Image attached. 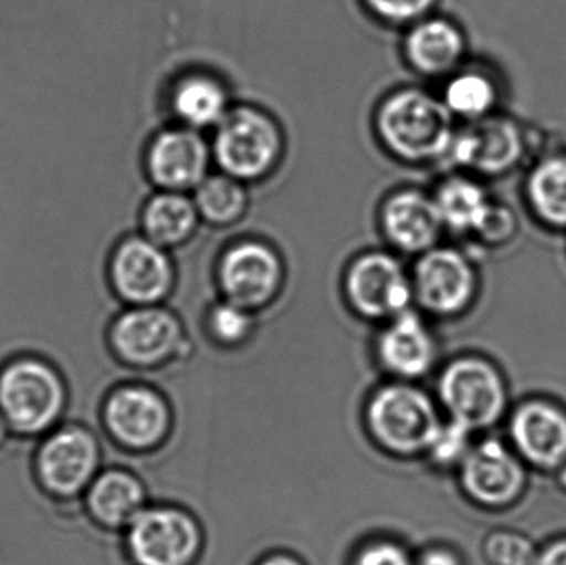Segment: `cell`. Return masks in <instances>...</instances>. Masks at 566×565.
Wrapping results in <instances>:
<instances>
[{"mask_svg":"<svg viewBox=\"0 0 566 565\" xmlns=\"http://www.w3.org/2000/svg\"><path fill=\"white\" fill-rule=\"evenodd\" d=\"M375 129L382 148L406 165H429L448 156L454 116L441 98L408 86L379 102Z\"/></svg>","mask_w":566,"mask_h":565,"instance_id":"obj_1","label":"cell"},{"mask_svg":"<svg viewBox=\"0 0 566 565\" xmlns=\"http://www.w3.org/2000/svg\"><path fill=\"white\" fill-rule=\"evenodd\" d=\"M65 408V380L55 365L20 355L0 368V414L12 433L29 438L50 433Z\"/></svg>","mask_w":566,"mask_h":565,"instance_id":"obj_2","label":"cell"},{"mask_svg":"<svg viewBox=\"0 0 566 565\" xmlns=\"http://www.w3.org/2000/svg\"><path fill=\"white\" fill-rule=\"evenodd\" d=\"M212 156L222 172L251 185L275 171L285 153L281 123L254 105H235L216 126Z\"/></svg>","mask_w":566,"mask_h":565,"instance_id":"obj_3","label":"cell"},{"mask_svg":"<svg viewBox=\"0 0 566 565\" xmlns=\"http://www.w3.org/2000/svg\"><path fill=\"white\" fill-rule=\"evenodd\" d=\"M366 421L379 447L401 457L428 451L442 425L431 398L405 384L376 391Z\"/></svg>","mask_w":566,"mask_h":565,"instance_id":"obj_4","label":"cell"},{"mask_svg":"<svg viewBox=\"0 0 566 565\" xmlns=\"http://www.w3.org/2000/svg\"><path fill=\"white\" fill-rule=\"evenodd\" d=\"M106 279L126 307L163 305L176 287L171 254L142 232L123 236L109 252Z\"/></svg>","mask_w":566,"mask_h":565,"instance_id":"obj_5","label":"cell"},{"mask_svg":"<svg viewBox=\"0 0 566 565\" xmlns=\"http://www.w3.org/2000/svg\"><path fill=\"white\" fill-rule=\"evenodd\" d=\"M343 291L352 311L366 321H391L415 304L411 274L388 251L356 255L346 269Z\"/></svg>","mask_w":566,"mask_h":565,"instance_id":"obj_6","label":"cell"},{"mask_svg":"<svg viewBox=\"0 0 566 565\" xmlns=\"http://www.w3.org/2000/svg\"><path fill=\"white\" fill-rule=\"evenodd\" d=\"M98 438L83 425H62L43 437L35 453V477L55 500L82 496L99 474Z\"/></svg>","mask_w":566,"mask_h":565,"instance_id":"obj_7","label":"cell"},{"mask_svg":"<svg viewBox=\"0 0 566 565\" xmlns=\"http://www.w3.org/2000/svg\"><path fill=\"white\" fill-rule=\"evenodd\" d=\"M216 281L222 299L255 314L282 294L285 262L269 242L242 239L222 252Z\"/></svg>","mask_w":566,"mask_h":565,"instance_id":"obj_8","label":"cell"},{"mask_svg":"<svg viewBox=\"0 0 566 565\" xmlns=\"http://www.w3.org/2000/svg\"><path fill=\"white\" fill-rule=\"evenodd\" d=\"M185 344L182 322L163 305L126 307L108 327L109 350L128 367H161L178 357Z\"/></svg>","mask_w":566,"mask_h":565,"instance_id":"obj_9","label":"cell"},{"mask_svg":"<svg viewBox=\"0 0 566 565\" xmlns=\"http://www.w3.org/2000/svg\"><path fill=\"white\" fill-rule=\"evenodd\" d=\"M439 397L451 420L472 431L497 423L507 401L497 368L475 357L459 358L446 367L439 380Z\"/></svg>","mask_w":566,"mask_h":565,"instance_id":"obj_10","label":"cell"},{"mask_svg":"<svg viewBox=\"0 0 566 565\" xmlns=\"http://www.w3.org/2000/svg\"><path fill=\"white\" fill-rule=\"evenodd\" d=\"M411 272L415 302L436 317H454L471 307L478 274L464 252L436 245L419 255Z\"/></svg>","mask_w":566,"mask_h":565,"instance_id":"obj_11","label":"cell"},{"mask_svg":"<svg viewBox=\"0 0 566 565\" xmlns=\"http://www.w3.org/2000/svg\"><path fill=\"white\" fill-rule=\"evenodd\" d=\"M212 145L198 129L175 125L156 133L145 149L146 178L156 191L195 192L211 172Z\"/></svg>","mask_w":566,"mask_h":565,"instance_id":"obj_12","label":"cell"},{"mask_svg":"<svg viewBox=\"0 0 566 565\" xmlns=\"http://www.w3.org/2000/svg\"><path fill=\"white\" fill-rule=\"evenodd\" d=\"M125 531L136 565H189L201 550L198 524L175 508H146Z\"/></svg>","mask_w":566,"mask_h":565,"instance_id":"obj_13","label":"cell"},{"mask_svg":"<svg viewBox=\"0 0 566 565\" xmlns=\"http://www.w3.org/2000/svg\"><path fill=\"white\" fill-rule=\"evenodd\" d=\"M102 417L113 441L133 451L158 447L171 427V411L165 398L139 385L113 390L103 405Z\"/></svg>","mask_w":566,"mask_h":565,"instance_id":"obj_14","label":"cell"},{"mask_svg":"<svg viewBox=\"0 0 566 565\" xmlns=\"http://www.w3.org/2000/svg\"><path fill=\"white\" fill-rule=\"evenodd\" d=\"M379 228L395 251L415 258L439 245L446 231L432 195L416 188L398 189L382 201Z\"/></svg>","mask_w":566,"mask_h":565,"instance_id":"obj_15","label":"cell"},{"mask_svg":"<svg viewBox=\"0 0 566 565\" xmlns=\"http://www.w3.org/2000/svg\"><path fill=\"white\" fill-rule=\"evenodd\" d=\"M521 129L507 118L485 116L455 129L448 158L459 168L481 175H501L522 155Z\"/></svg>","mask_w":566,"mask_h":565,"instance_id":"obj_16","label":"cell"},{"mask_svg":"<svg viewBox=\"0 0 566 565\" xmlns=\"http://www.w3.org/2000/svg\"><path fill=\"white\" fill-rule=\"evenodd\" d=\"M461 481L475 503L497 508L517 500L524 490L525 473L521 461L502 441L489 438L472 447L462 461Z\"/></svg>","mask_w":566,"mask_h":565,"instance_id":"obj_17","label":"cell"},{"mask_svg":"<svg viewBox=\"0 0 566 565\" xmlns=\"http://www.w3.org/2000/svg\"><path fill=\"white\" fill-rule=\"evenodd\" d=\"M511 438L522 458L544 470L566 463V415L544 401H531L515 410Z\"/></svg>","mask_w":566,"mask_h":565,"instance_id":"obj_18","label":"cell"},{"mask_svg":"<svg viewBox=\"0 0 566 565\" xmlns=\"http://www.w3.org/2000/svg\"><path fill=\"white\" fill-rule=\"evenodd\" d=\"M376 348L382 367L408 380L428 374L436 360L434 337L415 308L386 322Z\"/></svg>","mask_w":566,"mask_h":565,"instance_id":"obj_19","label":"cell"},{"mask_svg":"<svg viewBox=\"0 0 566 565\" xmlns=\"http://www.w3.org/2000/svg\"><path fill=\"white\" fill-rule=\"evenodd\" d=\"M408 65L426 79H449L458 72L465 55L461 30L446 19H426L412 23L402 43Z\"/></svg>","mask_w":566,"mask_h":565,"instance_id":"obj_20","label":"cell"},{"mask_svg":"<svg viewBox=\"0 0 566 565\" xmlns=\"http://www.w3.org/2000/svg\"><path fill=\"white\" fill-rule=\"evenodd\" d=\"M83 498L92 520L106 530H126L146 510L145 486L125 470L99 471Z\"/></svg>","mask_w":566,"mask_h":565,"instance_id":"obj_21","label":"cell"},{"mask_svg":"<svg viewBox=\"0 0 566 565\" xmlns=\"http://www.w3.org/2000/svg\"><path fill=\"white\" fill-rule=\"evenodd\" d=\"M169 106L179 125L188 128H216L232 108L228 86L206 72H191L176 80L169 93Z\"/></svg>","mask_w":566,"mask_h":565,"instance_id":"obj_22","label":"cell"},{"mask_svg":"<svg viewBox=\"0 0 566 565\" xmlns=\"http://www.w3.org/2000/svg\"><path fill=\"white\" fill-rule=\"evenodd\" d=\"M199 222L201 216L188 192L156 191L139 212V232L169 252L188 244Z\"/></svg>","mask_w":566,"mask_h":565,"instance_id":"obj_23","label":"cell"},{"mask_svg":"<svg viewBox=\"0 0 566 565\" xmlns=\"http://www.w3.org/2000/svg\"><path fill=\"white\" fill-rule=\"evenodd\" d=\"M446 231L474 234L492 202L485 189L468 176L446 178L432 192Z\"/></svg>","mask_w":566,"mask_h":565,"instance_id":"obj_24","label":"cell"},{"mask_svg":"<svg viewBox=\"0 0 566 565\" xmlns=\"http://www.w3.org/2000/svg\"><path fill=\"white\" fill-rule=\"evenodd\" d=\"M201 221L212 228H229L245 218L249 211L248 185L226 175L211 172L192 192Z\"/></svg>","mask_w":566,"mask_h":565,"instance_id":"obj_25","label":"cell"},{"mask_svg":"<svg viewBox=\"0 0 566 565\" xmlns=\"http://www.w3.org/2000/svg\"><path fill=\"white\" fill-rule=\"evenodd\" d=\"M441 100L454 118L475 122L494 112L497 86L484 72L458 70L449 76Z\"/></svg>","mask_w":566,"mask_h":565,"instance_id":"obj_26","label":"cell"},{"mask_svg":"<svg viewBox=\"0 0 566 565\" xmlns=\"http://www.w3.org/2000/svg\"><path fill=\"white\" fill-rule=\"evenodd\" d=\"M527 198L535 215L554 228H566V156H552L528 176Z\"/></svg>","mask_w":566,"mask_h":565,"instance_id":"obj_27","label":"cell"},{"mask_svg":"<svg viewBox=\"0 0 566 565\" xmlns=\"http://www.w3.org/2000/svg\"><path fill=\"white\" fill-rule=\"evenodd\" d=\"M254 312L221 299L208 312V331L222 345L248 341L254 331Z\"/></svg>","mask_w":566,"mask_h":565,"instance_id":"obj_28","label":"cell"},{"mask_svg":"<svg viewBox=\"0 0 566 565\" xmlns=\"http://www.w3.org/2000/svg\"><path fill=\"white\" fill-rule=\"evenodd\" d=\"M471 433V428L459 421L451 420L449 423H442L428 450L431 460L439 467L461 464L472 450Z\"/></svg>","mask_w":566,"mask_h":565,"instance_id":"obj_29","label":"cell"},{"mask_svg":"<svg viewBox=\"0 0 566 565\" xmlns=\"http://www.w3.org/2000/svg\"><path fill=\"white\" fill-rule=\"evenodd\" d=\"M537 554L527 537L507 531L492 534L485 543V556L494 565H534Z\"/></svg>","mask_w":566,"mask_h":565,"instance_id":"obj_30","label":"cell"},{"mask_svg":"<svg viewBox=\"0 0 566 565\" xmlns=\"http://www.w3.org/2000/svg\"><path fill=\"white\" fill-rule=\"evenodd\" d=\"M368 9L385 22L405 25L426 19L434 0H365Z\"/></svg>","mask_w":566,"mask_h":565,"instance_id":"obj_31","label":"cell"},{"mask_svg":"<svg viewBox=\"0 0 566 565\" xmlns=\"http://www.w3.org/2000/svg\"><path fill=\"white\" fill-rule=\"evenodd\" d=\"M514 212L505 208V206L491 205L488 215L482 219L474 236H478L485 244L497 245L509 241L514 236Z\"/></svg>","mask_w":566,"mask_h":565,"instance_id":"obj_32","label":"cell"},{"mask_svg":"<svg viewBox=\"0 0 566 565\" xmlns=\"http://www.w3.org/2000/svg\"><path fill=\"white\" fill-rule=\"evenodd\" d=\"M355 565H412L408 553L392 543H375L356 556Z\"/></svg>","mask_w":566,"mask_h":565,"instance_id":"obj_33","label":"cell"},{"mask_svg":"<svg viewBox=\"0 0 566 565\" xmlns=\"http://www.w3.org/2000/svg\"><path fill=\"white\" fill-rule=\"evenodd\" d=\"M534 565H566V540L555 541L537 554Z\"/></svg>","mask_w":566,"mask_h":565,"instance_id":"obj_34","label":"cell"},{"mask_svg":"<svg viewBox=\"0 0 566 565\" xmlns=\"http://www.w3.org/2000/svg\"><path fill=\"white\" fill-rule=\"evenodd\" d=\"M418 565H462L458 554L444 547H434V550L426 551L419 557Z\"/></svg>","mask_w":566,"mask_h":565,"instance_id":"obj_35","label":"cell"},{"mask_svg":"<svg viewBox=\"0 0 566 565\" xmlns=\"http://www.w3.org/2000/svg\"><path fill=\"white\" fill-rule=\"evenodd\" d=\"M261 565H302L298 561L293 559L289 556H274L265 559Z\"/></svg>","mask_w":566,"mask_h":565,"instance_id":"obj_36","label":"cell"},{"mask_svg":"<svg viewBox=\"0 0 566 565\" xmlns=\"http://www.w3.org/2000/svg\"><path fill=\"white\" fill-rule=\"evenodd\" d=\"M10 433H12V431H10L9 425H7L3 415L0 414V447L6 443L7 437H9Z\"/></svg>","mask_w":566,"mask_h":565,"instance_id":"obj_37","label":"cell"},{"mask_svg":"<svg viewBox=\"0 0 566 565\" xmlns=\"http://www.w3.org/2000/svg\"><path fill=\"white\" fill-rule=\"evenodd\" d=\"M560 481L562 484H564V486L566 488V463L564 464V468H562Z\"/></svg>","mask_w":566,"mask_h":565,"instance_id":"obj_38","label":"cell"}]
</instances>
